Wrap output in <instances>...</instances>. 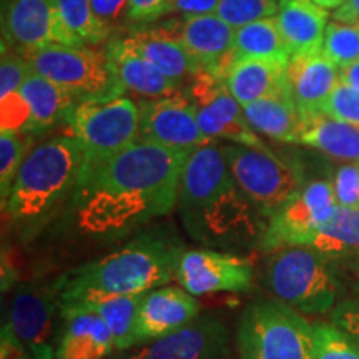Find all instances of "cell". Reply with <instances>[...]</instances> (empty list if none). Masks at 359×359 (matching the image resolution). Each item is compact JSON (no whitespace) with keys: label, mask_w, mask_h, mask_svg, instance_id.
<instances>
[{"label":"cell","mask_w":359,"mask_h":359,"mask_svg":"<svg viewBox=\"0 0 359 359\" xmlns=\"http://www.w3.org/2000/svg\"><path fill=\"white\" fill-rule=\"evenodd\" d=\"M190 154L138 140L75 187L79 228L88 235H122L165 217L178 203L182 168Z\"/></svg>","instance_id":"cell-1"},{"label":"cell","mask_w":359,"mask_h":359,"mask_svg":"<svg viewBox=\"0 0 359 359\" xmlns=\"http://www.w3.org/2000/svg\"><path fill=\"white\" fill-rule=\"evenodd\" d=\"M185 246L175 238L147 233L137 240L82 266L58 280L57 293L98 290L116 294H143L167 286L177 278Z\"/></svg>","instance_id":"cell-2"},{"label":"cell","mask_w":359,"mask_h":359,"mask_svg":"<svg viewBox=\"0 0 359 359\" xmlns=\"http://www.w3.org/2000/svg\"><path fill=\"white\" fill-rule=\"evenodd\" d=\"M82 161V147L72 133L53 137L32 148L2 201L4 212L19 223L50 213L77 187Z\"/></svg>","instance_id":"cell-3"},{"label":"cell","mask_w":359,"mask_h":359,"mask_svg":"<svg viewBox=\"0 0 359 359\" xmlns=\"http://www.w3.org/2000/svg\"><path fill=\"white\" fill-rule=\"evenodd\" d=\"M241 359H314V327L280 299L246 306L236 330Z\"/></svg>","instance_id":"cell-4"},{"label":"cell","mask_w":359,"mask_h":359,"mask_svg":"<svg viewBox=\"0 0 359 359\" xmlns=\"http://www.w3.org/2000/svg\"><path fill=\"white\" fill-rule=\"evenodd\" d=\"M264 283L276 299L306 314L327 313L338 296L330 259L308 246L271 251L264 262Z\"/></svg>","instance_id":"cell-5"},{"label":"cell","mask_w":359,"mask_h":359,"mask_svg":"<svg viewBox=\"0 0 359 359\" xmlns=\"http://www.w3.org/2000/svg\"><path fill=\"white\" fill-rule=\"evenodd\" d=\"M67 120L83 151L79 178L140 140V107L127 97L82 100Z\"/></svg>","instance_id":"cell-6"},{"label":"cell","mask_w":359,"mask_h":359,"mask_svg":"<svg viewBox=\"0 0 359 359\" xmlns=\"http://www.w3.org/2000/svg\"><path fill=\"white\" fill-rule=\"evenodd\" d=\"M39 75L82 100H109L123 92L107 52L87 47L50 45L24 55Z\"/></svg>","instance_id":"cell-7"},{"label":"cell","mask_w":359,"mask_h":359,"mask_svg":"<svg viewBox=\"0 0 359 359\" xmlns=\"http://www.w3.org/2000/svg\"><path fill=\"white\" fill-rule=\"evenodd\" d=\"M223 151L236 185L263 218L268 219L303 187L299 173L269 148L231 143L223 145Z\"/></svg>","instance_id":"cell-8"},{"label":"cell","mask_w":359,"mask_h":359,"mask_svg":"<svg viewBox=\"0 0 359 359\" xmlns=\"http://www.w3.org/2000/svg\"><path fill=\"white\" fill-rule=\"evenodd\" d=\"M183 218L195 240L224 251L259 245L266 228L263 215L236 183L198 212Z\"/></svg>","instance_id":"cell-9"},{"label":"cell","mask_w":359,"mask_h":359,"mask_svg":"<svg viewBox=\"0 0 359 359\" xmlns=\"http://www.w3.org/2000/svg\"><path fill=\"white\" fill-rule=\"evenodd\" d=\"M336 206L333 183L326 180L306 183L268 218L259 248L271 253L281 248L309 246Z\"/></svg>","instance_id":"cell-10"},{"label":"cell","mask_w":359,"mask_h":359,"mask_svg":"<svg viewBox=\"0 0 359 359\" xmlns=\"http://www.w3.org/2000/svg\"><path fill=\"white\" fill-rule=\"evenodd\" d=\"M185 97L195 107L201 132L208 138H219L262 150L268 148L246 122L243 107L231 95L226 82L212 72L203 69L196 72Z\"/></svg>","instance_id":"cell-11"},{"label":"cell","mask_w":359,"mask_h":359,"mask_svg":"<svg viewBox=\"0 0 359 359\" xmlns=\"http://www.w3.org/2000/svg\"><path fill=\"white\" fill-rule=\"evenodd\" d=\"M175 280L193 296L243 293L255 283V263L251 258L224 250H187Z\"/></svg>","instance_id":"cell-12"},{"label":"cell","mask_w":359,"mask_h":359,"mask_svg":"<svg viewBox=\"0 0 359 359\" xmlns=\"http://www.w3.org/2000/svg\"><path fill=\"white\" fill-rule=\"evenodd\" d=\"M2 25L4 42L17 48L20 55L50 45L85 47L65 27L57 0H7Z\"/></svg>","instance_id":"cell-13"},{"label":"cell","mask_w":359,"mask_h":359,"mask_svg":"<svg viewBox=\"0 0 359 359\" xmlns=\"http://www.w3.org/2000/svg\"><path fill=\"white\" fill-rule=\"evenodd\" d=\"M230 333L218 316L205 314L165 338L115 351L107 359H226Z\"/></svg>","instance_id":"cell-14"},{"label":"cell","mask_w":359,"mask_h":359,"mask_svg":"<svg viewBox=\"0 0 359 359\" xmlns=\"http://www.w3.org/2000/svg\"><path fill=\"white\" fill-rule=\"evenodd\" d=\"M140 140L191 154L212 138L201 132L195 107L185 93H173L140 107Z\"/></svg>","instance_id":"cell-15"},{"label":"cell","mask_w":359,"mask_h":359,"mask_svg":"<svg viewBox=\"0 0 359 359\" xmlns=\"http://www.w3.org/2000/svg\"><path fill=\"white\" fill-rule=\"evenodd\" d=\"M198 316V299L182 286H160L143 293L135 314L132 348L165 338Z\"/></svg>","instance_id":"cell-16"},{"label":"cell","mask_w":359,"mask_h":359,"mask_svg":"<svg viewBox=\"0 0 359 359\" xmlns=\"http://www.w3.org/2000/svg\"><path fill=\"white\" fill-rule=\"evenodd\" d=\"M223 145L210 140L187 156L178 188V205L183 217L203 208L223 191L235 185Z\"/></svg>","instance_id":"cell-17"},{"label":"cell","mask_w":359,"mask_h":359,"mask_svg":"<svg viewBox=\"0 0 359 359\" xmlns=\"http://www.w3.org/2000/svg\"><path fill=\"white\" fill-rule=\"evenodd\" d=\"M235 30L217 13H210L185 17L178 37L201 69L224 80L236 62Z\"/></svg>","instance_id":"cell-18"},{"label":"cell","mask_w":359,"mask_h":359,"mask_svg":"<svg viewBox=\"0 0 359 359\" xmlns=\"http://www.w3.org/2000/svg\"><path fill=\"white\" fill-rule=\"evenodd\" d=\"M60 311L57 291L40 286H22L13 296L7 326L27 351L48 346L55 334V318Z\"/></svg>","instance_id":"cell-19"},{"label":"cell","mask_w":359,"mask_h":359,"mask_svg":"<svg viewBox=\"0 0 359 359\" xmlns=\"http://www.w3.org/2000/svg\"><path fill=\"white\" fill-rule=\"evenodd\" d=\"M60 313L88 311L100 316L114 333L116 351L132 348V333L142 294H116L98 290L57 293Z\"/></svg>","instance_id":"cell-20"},{"label":"cell","mask_w":359,"mask_h":359,"mask_svg":"<svg viewBox=\"0 0 359 359\" xmlns=\"http://www.w3.org/2000/svg\"><path fill=\"white\" fill-rule=\"evenodd\" d=\"M288 87L303 116L323 114V107L339 83V69L323 52L290 58Z\"/></svg>","instance_id":"cell-21"},{"label":"cell","mask_w":359,"mask_h":359,"mask_svg":"<svg viewBox=\"0 0 359 359\" xmlns=\"http://www.w3.org/2000/svg\"><path fill=\"white\" fill-rule=\"evenodd\" d=\"M275 19L291 57L321 52L327 27L325 7L314 0H280Z\"/></svg>","instance_id":"cell-22"},{"label":"cell","mask_w":359,"mask_h":359,"mask_svg":"<svg viewBox=\"0 0 359 359\" xmlns=\"http://www.w3.org/2000/svg\"><path fill=\"white\" fill-rule=\"evenodd\" d=\"M64 333L57 359H107L116 351L115 338L105 321L88 311L62 313Z\"/></svg>","instance_id":"cell-23"},{"label":"cell","mask_w":359,"mask_h":359,"mask_svg":"<svg viewBox=\"0 0 359 359\" xmlns=\"http://www.w3.org/2000/svg\"><path fill=\"white\" fill-rule=\"evenodd\" d=\"M288 64L264 58H238L228 72L226 87L241 107L290 92Z\"/></svg>","instance_id":"cell-24"},{"label":"cell","mask_w":359,"mask_h":359,"mask_svg":"<svg viewBox=\"0 0 359 359\" xmlns=\"http://www.w3.org/2000/svg\"><path fill=\"white\" fill-rule=\"evenodd\" d=\"M110 65L123 88L132 90L142 97L161 98L173 95L177 82L135 52L123 39L111 40L107 47Z\"/></svg>","instance_id":"cell-25"},{"label":"cell","mask_w":359,"mask_h":359,"mask_svg":"<svg viewBox=\"0 0 359 359\" xmlns=\"http://www.w3.org/2000/svg\"><path fill=\"white\" fill-rule=\"evenodd\" d=\"M123 40L135 52L145 57L175 82L193 77L196 72L201 70V67L196 64L195 58L180 40L178 34L170 32L167 29L137 30Z\"/></svg>","instance_id":"cell-26"},{"label":"cell","mask_w":359,"mask_h":359,"mask_svg":"<svg viewBox=\"0 0 359 359\" xmlns=\"http://www.w3.org/2000/svg\"><path fill=\"white\" fill-rule=\"evenodd\" d=\"M246 122L257 132L278 142L299 143L304 118L291 97V92L262 98L243 107Z\"/></svg>","instance_id":"cell-27"},{"label":"cell","mask_w":359,"mask_h":359,"mask_svg":"<svg viewBox=\"0 0 359 359\" xmlns=\"http://www.w3.org/2000/svg\"><path fill=\"white\" fill-rule=\"evenodd\" d=\"M303 118L304 127L299 143L316 148L331 158L359 161V125L341 122L325 114Z\"/></svg>","instance_id":"cell-28"},{"label":"cell","mask_w":359,"mask_h":359,"mask_svg":"<svg viewBox=\"0 0 359 359\" xmlns=\"http://www.w3.org/2000/svg\"><path fill=\"white\" fill-rule=\"evenodd\" d=\"M20 93L29 103L32 114V132L50 128L58 120L67 118L70 110L77 105V97L72 95L65 88L32 72Z\"/></svg>","instance_id":"cell-29"},{"label":"cell","mask_w":359,"mask_h":359,"mask_svg":"<svg viewBox=\"0 0 359 359\" xmlns=\"http://www.w3.org/2000/svg\"><path fill=\"white\" fill-rule=\"evenodd\" d=\"M235 53L238 58H264L290 64L291 53L275 17L251 22L235 30Z\"/></svg>","instance_id":"cell-30"},{"label":"cell","mask_w":359,"mask_h":359,"mask_svg":"<svg viewBox=\"0 0 359 359\" xmlns=\"http://www.w3.org/2000/svg\"><path fill=\"white\" fill-rule=\"evenodd\" d=\"M327 259L359 255V219L354 208L336 206L334 213L308 246Z\"/></svg>","instance_id":"cell-31"},{"label":"cell","mask_w":359,"mask_h":359,"mask_svg":"<svg viewBox=\"0 0 359 359\" xmlns=\"http://www.w3.org/2000/svg\"><path fill=\"white\" fill-rule=\"evenodd\" d=\"M58 13L70 34L83 45H98L109 37L110 29L93 12L92 0H57Z\"/></svg>","instance_id":"cell-32"},{"label":"cell","mask_w":359,"mask_h":359,"mask_svg":"<svg viewBox=\"0 0 359 359\" xmlns=\"http://www.w3.org/2000/svg\"><path fill=\"white\" fill-rule=\"evenodd\" d=\"M321 52L330 58L338 69L354 64L359 60V22L346 24V22L333 20L326 27L325 42Z\"/></svg>","instance_id":"cell-33"},{"label":"cell","mask_w":359,"mask_h":359,"mask_svg":"<svg viewBox=\"0 0 359 359\" xmlns=\"http://www.w3.org/2000/svg\"><path fill=\"white\" fill-rule=\"evenodd\" d=\"M29 133L8 132V130L0 132V195H2V201L7 198L13 180L19 173L25 156L29 155Z\"/></svg>","instance_id":"cell-34"},{"label":"cell","mask_w":359,"mask_h":359,"mask_svg":"<svg viewBox=\"0 0 359 359\" xmlns=\"http://www.w3.org/2000/svg\"><path fill=\"white\" fill-rule=\"evenodd\" d=\"M314 327V359H359L358 341L334 323H316Z\"/></svg>","instance_id":"cell-35"},{"label":"cell","mask_w":359,"mask_h":359,"mask_svg":"<svg viewBox=\"0 0 359 359\" xmlns=\"http://www.w3.org/2000/svg\"><path fill=\"white\" fill-rule=\"evenodd\" d=\"M278 4L280 0H219L215 13L233 29H240L251 22L275 17Z\"/></svg>","instance_id":"cell-36"},{"label":"cell","mask_w":359,"mask_h":359,"mask_svg":"<svg viewBox=\"0 0 359 359\" xmlns=\"http://www.w3.org/2000/svg\"><path fill=\"white\" fill-rule=\"evenodd\" d=\"M34 69L24 55L15 52H7L2 48V62H0V98L20 92L27 79L32 75Z\"/></svg>","instance_id":"cell-37"},{"label":"cell","mask_w":359,"mask_h":359,"mask_svg":"<svg viewBox=\"0 0 359 359\" xmlns=\"http://www.w3.org/2000/svg\"><path fill=\"white\" fill-rule=\"evenodd\" d=\"M323 114L341 122L359 125V92L339 82L323 107Z\"/></svg>","instance_id":"cell-38"},{"label":"cell","mask_w":359,"mask_h":359,"mask_svg":"<svg viewBox=\"0 0 359 359\" xmlns=\"http://www.w3.org/2000/svg\"><path fill=\"white\" fill-rule=\"evenodd\" d=\"M2 103V130L19 133L32 132V114L30 107L20 92L0 98Z\"/></svg>","instance_id":"cell-39"},{"label":"cell","mask_w":359,"mask_h":359,"mask_svg":"<svg viewBox=\"0 0 359 359\" xmlns=\"http://www.w3.org/2000/svg\"><path fill=\"white\" fill-rule=\"evenodd\" d=\"M336 203L356 210L359 206V161H349L336 170L333 180Z\"/></svg>","instance_id":"cell-40"},{"label":"cell","mask_w":359,"mask_h":359,"mask_svg":"<svg viewBox=\"0 0 359 359\" xmlns=\"http://www.w3.org/2000/svg\"><path fill=\"white\" fill-rule=\"evenodd\" d=\"M170 0H130L128 20L132 22H151L165 15L168 11Z\"/></svg>","instance_id":"cell-41"},{"label":"cell","mask_w":359,"mask_h":359,"mask_svg":"<svg viewBox=\"0 0 359 359\" xmlns=\"http://www.w3.org/2000/svg\"><path fill=\"white\" fill-rule=\"evenodd\" d=\"M128 6L130 0H92L93 12L109 29L118 24L123 15L128 17Z\"/></svg>","instance_id":"cell-42"},{"label":"cell","mask_w":359,"mask_h":359,"mask_svg":"<svg viewBox=\"0 0 359 359\" xmlns=\"http://www.w3.org/2000/svg\"><path fill=\"white\" fill-rule=\"evenodd\" d=\"M331 320L336 326L351 334L359 344V302H344L336 306Z\"/></svg>","instance_id":"cell-43"},{"label":"cell","mask_w":359,"mask_h":359,"mask_svg":"<svg viewBox=\"0 0 359 359\" xmlns=\"http://www.w3.org/2000/svg\"><path fill=\"white\" fill-rule=\"evenodd\" d=\"M219 0H170L167 13L177 12L185 17L210 15L218 8Z\"/></svg>","instance_id":"cell-44"},{"label":"cell","mask_w":359,"mask_h":359,"mask_svg":"<svg viewBox=\"0 0 359 359\" xmlns=\"http://www.w3.org/2000/svg\"><path fill=\"white\" fill-rule=\"evenodd\" d=\"M0 359H30V353H27V348L15 338L7 325L2 327Z\"/></svg>","instance_id":"cell-45"},{"label":"cell","mask_w":359,"mask_h":359,"mask_svg":"<svg viewBox=\"0 0 359 359\" xmlns=\"http://www.w3.org/2000/svg\"><path fill=\"white\" fill-rule=\"evenodd\" d=\"M333 19L338 22H346V24H358L359 22V0H344L341 6L336 8Z\"/></svg>","instance_id":"cell-46"},{"label":"cell","mask_w":359,"mask_h":359,"mask_svg":"<svg viewBox=\"0 0 359 359\" xmlns=\"http://www.w3.org/2000/svg\"><path fill=\"white\" fill-rule=\"evenodd\" d=\"M339 82L359 92V60L344 69H339Z\"/></svg>","instance_id":"cell-47"},{"label":"cell","mask_w":359,"mask_h":359,"mask_svg":"<svg viewBox=\"0 0 359 359\" xmlns=\"http://www.w3.org/2000/svg\"><path fill=\"white\" fill-rule=\"evenodd\" d=\"M30 359H57V353L52 344H48V346H42L30 351Z\"/></svg>","instance_id":"cell-48"},{"label":"cell","mask_w":359,"mask_h":359,"mask_svg":"<svg viewBox=\"0 0 359 359\" xmlns=\"http://www.w3.org/2000/svg\"><path fill=\"white\" fill-rule=\"evenodd\" d=\"M314 2L325 8H334V7H339L344 0H314Z\"/></svg>","instance_id":"cell-49"},{"label":"cell","mask_w":359,"mask_h":359,"mask_svg":"<svg viewBox=\"0 0 359 359\" xmlns=\"http://www.w3.org/2000/svg\"><path fill=\"white\" fill-rule=\"evenodd\" d=\"M356 213H358V219H359V206L356 208Z\"/></svg>","instance_id":"cell-50"}]
</instances>
